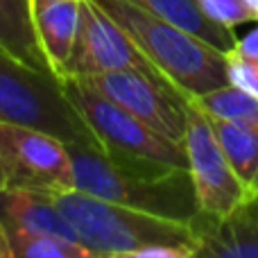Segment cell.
I'll use <instances>...</instances> for the list:
<instances>
[{"label": "cell", "mask_w": 258, "mask_h": 258, "mask_svg": "<svg viewBox=\"0 0 258 258\" xmlns=\"http://www.w3.org/2000/svg\"><path fill=\"white\" fill-rule=\"evenodd\" d=\"M68 152L77 190L179 222H190L200 211L188 168L77 143H71Z\"/></svg>", "instance_id": "obj_1"}, {"label": "cell", "mask_w": 258, "mask_h": 258, "mask_svg": "<svg viewBox=\"0 0 258 258\" xmlns=\"http://www.w3.org/2000/svg\"><path fill=\"white\" fill-rule=\"evenodd\" d=\"M129 34L159 75L183 98L209 93L229 80V54L163 21L134 0H95Z\"/></svg>", "instance_id": "obj_2"}, {"label": "cell", "mask_w": 258, "mask_h": 258, "mask_svg": "<svg viewBox=\"0 0 258 258\" xmlns=\"http://www.w3.org/2000/svg\"><path fill=\"white\" fill-rule=\"evenodd\" d=\"M77 240L95 258H136L147 247H179L195 258L190 224L89 195L77 188L54 192Z\"/></svg>", "instance_id": "obj_3"}, {"label": "cell", "mask_w": 258, "mask_h": 258, "mask_svg": "<svg viewBox=\"0 0 258 258\" xmlns=\"http://www.w3.org/2000/svg\"><path fill=\"white\" fill-rule=\"evenodd\" d=\"M0 122L41 129L66 145L100 150L102 141L86 122L52 73L32 68L0 48Z\"/></svg>", "instance_id": "obj_4"}, {"label": "cell", "mask_w": 258, "mask_h": 258, "mask_svg": "<svg viewBox=\"0 0 258 258\" xmlns=\"http://www.w3.org/2000/svg\"><path fill=\"white\" fill-rule=\"evenodd\" d=\"M63 89L80 109V113L86 118V122L93 127L104 147L170 163L177 168H188V154L181 143L152 129L141 118L129 113L125 107L100 93L89 80L68 77L63 82Z\"/></svg>", "instance_id": "obj_5"}, {"label": "cell", "mask_w": 258, "mask_h": 258, "mask_svg": "<svg viewBox=\"0 0 258 258\" xmlns=\"http://www.w3.org/2000/svg\"><path fill=\"white\" fill-rule=\"evenodd\" d=\"M0 159L7 172V188L48 195L75 188L68 145L48 132L0 122Z\"/></svg>", "instance_id": "obj_6"}, {"label": "cell", "mask_w": 258, "mask_h": 258, "mask_svg": "<svg viewBox=\"0 0 258 258\" xmlns=\"http://www.w3.org/2000/svg\"><path fill=\"white\" fill-rule=\"evenodd\" d=\"M183 147L188 154L195 195L200 211L224 213L240 202L254 197L236 174L224 147L220 145L211 118L186 98V136Z\"/></svg>", "instance_id": "obj_7"}, {"label": "cell", "mask_w": 258, "mask_h": 258, "mask_svg": "<svg viewBox=\"0 0 258 258\" xmlns=\"http://www.w3.org/2000/svg\"><path fill=\"white\" fill-rule=\"evenodd\" d=\"M134 68L165 82L129 34L95 0L80 3V27L68 61V77H91L109 71ZM168 84V82H165Z\"/></svg>", "instance_id": "obj_8"}, {"label": "cell", "mask_w": 258, "mask_h": 258, "mask_svg": "<svg viewBox=\"0 0 258 258\" xmlns=\"http://www.w3.org/2000/svg\"><path fill=\"white\" fill-rule=\"evenodd\" d=\"M84 80H89L100 93L125 107L129 113L141 118L152 129L183 145L186 98L170 84L134 68L100 73Z\"/></svg>", "instance_id": "obj_9"}, {"label": "cell", "mask_w": 258, "mask_h": 258, "mask_svg": "<svg viewBox=\"0 0 258 258\" xmlns=\"http://www.w3.org/2000/svg\"><path fill=\"white\" fill-rule=\"evenodd\" d=\"M188 224L195 258H258V197L224 213L197 211Z\"/></svg>", "instance_id": "obj_10"}, {"label": "cell", "mask_w": 258, "mask_h": 258, "mask_svg": "<svg viewBox=\"0 0 258 258\" xmlns=\"http://www.w3.org/2000/svg\"><path fill=\"white\" fill-rule=\"evenodd\" d=\"M32 23L48 66L59 82L68 80V61L80 27L77 0H32Z\"/></svg>", "instance_id": "obj_11"}, {"label": "cell", "mask_w": 258, "mask_h": 258, "mask_svg": "<svg viewBox=\"0 0 258 258\" xmlns=\"http://www.w3.org/2000/svg\"><path fill=\"white\" fill-rule=\"evenodd\" d=\"M0 224L5 227V233H52L68 240H77L66 215L48 192L25 190V188H0Z\"/></svg>", "instance_id": "obj_12"}, {"label": "cell", "mask_w": 258, "mask_h": 258, "mask_svg": "<svg viewBox=\"0 0 258 258\" xmlns=\"http://www.w3.org/2000/svg\"><path fill=\"white\" fill-rule=\"evenodd\" d=\"M154 16L190 32L192 36L206 41L215 50L224 54H231L238 45V39L231 27H224L215 23L204 9L200 7L197 0H134Z\"/></svg>", "instance_id": "obj_13"}, {"label": "cell", "mask_w": 258, "mask_h": 258, "mask_svg": "<svg viewBox=\"0 0 258 258\" xmlns=\"http://www.w3.org/2000/svg\"><path fill=\"white\" fill-rule=\"evenodd\" d=\"M0 48L27 66L52 73L36 39L32 0H0Z\"/></svg>", "instance_id": "obj_14"}, {"label": "cell", "mask_w": 258, "mask_h": 258, "mask_svg": "<svg viewBox=\"0 0 258 258\" xmlns=\"http://www.w3.org/2000/svg\"><path fill=\"white\" fill-rule=\"evenodd\" d=\"M213 129L240 181L258 197V127L213 118Z\"/></svg>", "instance_id": "obj_15"}, {"label": "cell", "mask_w": 258, "mask_h": 258, "mask_svg": "<svg viewBox=\"0 0 258 258\" xmlns=\"http://www.w3.org/2000/svg\"><path fill=\"white\" fill-rule=\"evenodd\" d=\"M188 100L192 104H197L211 118H222V120L245 122V125L258 127V98L233 84L220 86L215 91H209V93L195 95V98Z\"/></svg>", "instance_id": "obj_16"}, {"label": "cell", "mask_w": 258, "mask_h": 258, "mask_svg": "<svg viewBox=\"0 0 258 258\" xmlns=\"http://www.w3.org/2000/svg\"><path fill=\"white\" fill-rule=\"evenodd\" d=\"M7 240L12 258H95L82 242L52 233L9 231Z\"/></svg>", "instance_id": "obj_17"}, {"label": "cell", "mask_w": 258, "mask_h": 258, "mask_svg": "<svg viewBox=\"0 0 258 258\" xmlns=\"http://www.w3.org/2000/svg\"><path fill=\"white\" fill-rule=\"evenodd\" d=\"M197 3L215 23L231 27V30L236 25H240V23L258 21L256 14L251 12L245 0H197Z\"/></svg>", "instance_id": "obj_18"}, {"label": "cell", "mask_w": 258, "mask_h": 258, "mask_svg": "<svg viewBox=\"0 0 258 258\" xmlns=\"http://www.w3.org/2000/svg\"><path fill=\"white\" fill-rule=\"evenodd\" d=\"M229 80L233 86L258 98V61L240 54H229Z\"/></svg>", "instance_id": "obj_19"}, {"label": "cell", "mask_w": 258, "mask_h": 258, "mask_svg": "<svg viewBox=\"0 0 258 258\" xmlns=\"http://www.w3.org/2000/svg\"><path fill=\"white\" fill-rule=\"evenodd\" d=\"M233 54H240L245 59H256L258 61V27L254 32L245 36V39H238V45L233 50Z\"/></svg>", "instance_id": "obj_20"}, {"label": "cell", "mask_w": 258, "mask_h": 258, "mask_svg": "<svg viewBox=\"0 0 258 258\" xmlns=\"http://www.w3.org/2000/svg\"><path fill=\"white\" fill-rule=\"evenodd\" d=\"M0 258H12V254H9V240L3 224H0Z\"/></svg>", "instance_id": "obj_21"}, {"label": "cell", "mask_w": 258, "mask_h": 258, "mask_svg": "<svg viewBox=\"0 0 258 258\" xmlns=\"http://www.w3.org/2000/svg\"><path fill=\"white\" fill-rule=\"evenodd\" d=\"M0 188H7V172H5L3 159H0Z\"/></svg>", "instance_id": "obj_22"}, {"label": "cell", "mask_w": 258, "mask_h": 258, "mask_svg": "<svg viewBox=\"0 0 258 258\" xmlns=\"http://www.w3.org/2000/svg\"><path fill=\"white\" fill-rule=\"evenodd\" d=\"M245 3L249 5V9L256 14V18H258V0H245Z\"/></svg>", "instance_id": "obj_23"}, {"label": "cell", "mask_w": 258, "mask_h": 258, "mask_svg": "<svg viewBox=\"0 0 258 258\" xmlns=\"http://www.w3.org/2000/svg\"><path fill=\"white\" fill-rule=\"evenodd\" d=\"M77 3H82V0H77Z\"/></svg>", "instance_id": "obj_24"}]
</instances>
